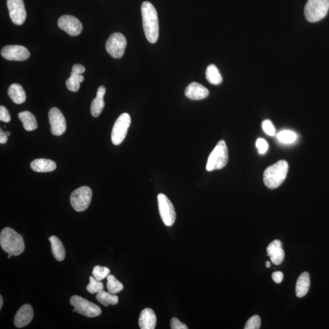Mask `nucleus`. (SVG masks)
I'll return each mask as SVG.
<instances>
[{
  "instance_id": "9",
  "label": "nucleus",
  "mask_w": 329,
  "mask_h": 329,
  "mask_svg": "<svg viewBox=\"0 0 329 329\" xmlns=\"http://www.w3.org/2000/svg\"><path fill=\"white\" fill-rule=\"evenodd\" d=\"M158 210L164 225L172 226L175 223L176 214L172 202L166 194L160 193L157 196Z\"/></svg>"
},
{
  "instance_id": "40",
  "label": "nucleus",
  "mask_w": 329,
  "mask_h": 329,
  "mask_svg": "<svg viewBox=\"0 0 329 329\" xmlns=\"http://www.w3.org/2000/svg\"><path fill=\"white\" fill-rule=\"evenodd\" d=\"M266 267L267 268H270L271 267V264L270 262L269 261H267L266 262Z\"/></svg>"
},
{
  "instance_id": "37",
  "label": "nucleus",
  "mask_w": 329,
  "mask_h": 329,
  "mask_svg": "<svg viewBox=\"0 0 329 329\" xmlns=\"http://www.w3.org/2000/svg\"><path fill=\"white\" fill-rule=\"evenodd\" d=\"M283 274L280 271H276L272 274V278L274 282L277 283H281L283 280Z\"/></svg>"
},
{
  "instance_id": "27",
  "label": "nucleus",
  "mask_w": 329,
  "mask_h": 329,
  "mask_svg": "<svg viewBox=\"0 0 329 329\" xmlns=\"http://www.w3.org/2000/svg\"><path fill=\"white\" fill-rule=\"evenodd\" d=\"M206 75L207 80L211 84L219 85L222 82V78L220 73L217 67L213 64L207 67Z\"/></svg>"
},
{
  "instance_id": "2",
  "label": "nucleus",
  "mask_w": 329,
  "mask_h": 329,
  "mask_svg": "<svg viewBox=\"0 0 329 329\" xmlns=\"http://www.w3.org/2000/svg\"><path fill=\"white\" fill-rule=\"evenodd\" d=\"M0 245L6 253L12 256L22 254L24 249L22 237L10 227H6L2 231Z\"/></svg>"
},
{
  "instance_id": "25",
  "label": "nucleus",
  "mask_w": 329,
  "mask_h": 329,
  "mask_svg": "<svg viewBox=\"0 0 329 329\" xmlns=\"http://www.w3.org/2000/svg\"><path fill=\"white\" fill-rule=\"evenodd\" d=\"M20 121L22 122L24 129L27 131H32L38 128V123L35 116L29 111H24L18 115Z\"/></svg>"
},
{
  "instance_id": "17",
  "label": "nucleus",
  "mask_w": 329,
  "mask_h": 329,
  "mask_svg": "<svg viewBox=\"0 0 329 329\" xmlns=\"http://www.w3.org/2000/svg\"><path fill=\"white\" fill-rule=\"evenodd\" d=\"M267 251L273 264L279 265L282 263L285 254L282 249V243L280 240H275L271 242L267 247Z\"/></svg>"
},
{
  "instance_id": "38",
  "label": "nucleus",
  "mask_w": 329,
  "mask_h": 329,
  "mask_svg": "<svg viewBox=\"0 0 329 329\" xmlns=\"http://www.w3.org/2000/svg\"><path fill=\"white\" fill-rule=\"evenodd\" d=\"M8 141V136L2 129L0 130V143L5 144Z\"/></svg>"
},
{
  "instance_id": "34",
  "label": "nucleus",
  "mask_w": 329,
  "mask_h": 329,
  "mask_svg": "<svg viewBox=\"0 0 329 329\" xmlns=\"http://www.w3.org/2000/svg\"><path fill=\"white\" fill-rule=\"evenodd\" d=\"M256 146H257L259 154H264L268 149V143L266 142V140L263 139H258L257 140V142H256Z\"/></svg>"
},
{
  "instance_id": "23",
  "label": "nucleus",
  "mask_w": 329,
  "mask_h": 329,
  "mask_svg": "<svg viewBox=\"0 0 329 329\" xmlns=\"http://www.w3.org/2000/svg\"><path fill=\"white\" fill-rule=\"evenodd\" d=\"M8 93L12 102L17 105H21L26 101L25 91L20 84H13L10 85Z\"/></svg>"
},
{
  "instance_id": "16",
  "label": "nucleus",
  "mask_w": 329,
  "mask_h": 329,
  "mask_svg": "<svg viewBox=\"0 0 329 329\" xmlns=\"http://www.w3.org/2000/svg\"><path fill=\"white\" fill-rule=\"evenodd\" d=\"M34 316L33 309L29 304H24L17 311L14 318V325L18 328L25 327L32 321Z\"/></svg>"
},
{
  "instance_id": "21",
  "label": "nucleus",
  "mask_w": 329,
  "mask_h": 329,
  "mask_svg": "<svg viewBox=\"0 0 329 329\" xmlns=\"http://www.w3.org/2000/svg\"><path fill=\"white\" fill-rule=\"evenodd\" d=\"M33 171L39 173L53 172L56 169V164L54 161L45 158H38L34 160L30 163Z\"/></svg>"
},
{
  "instance_id": "18",
  "label": "nucleus",
  "mask_w": 329,
  "mask_h": 329,
  "mask_svg": "<svg viewBox=\"0 0 329 329\" xmlns=\"http://www.w3.org/2000/svg\"><path fill=\"white\" fill-rule=\"evenodd\" d=\"M185 96L192 100H201L209 96V91L198 82H192L185 90Z\"/></svg>"
},
{
  "instance_id": "22",
  "label": "nucleus",
  "mask_w": 329,
  "mask_h": 329,
  "mask_svg": "<svg viewBox=\"0 0 329 329\" xmlns=\"http://www.w3.org/2000/svg\"><path fill=\"white\" fill-rule=\"evenodd\" d=\"M310 285L309 274L307 272L302 273L297 280L295 286V294L298 298H303L309 291Z\"/></svg>"
},
{
  "instance_id": "8",
  "label": "nucleus",
  "mask_w": 329,
  "mask_h": 329,
  "mask_svg": "<svg viewBox=\"0 0 329 329\" xmlns=\"http://www.w3.org/2000/svg\"><path fill=\"white\" fill-rule=\"evenodd\" d=\"M131 118L129 114L124 113L119 117L113 127L111 140L113 144L120 145L126 138L128 129L130 127Z\"/></svg>"
},
{
  "instance_id": "35",
  "label": "nucleus",
  "mask_w": 329,
  "mask_h": 329,
  "mask_svg": "<svg viewBox=\"0 0 329 329\" xmlns=\"http://www.w3.org/2000/svg\"><path fill=\"white\" fill-rule=\"evenodd\" d=\"M0 120L5 123H9L11 121V115L5 107L0 106Z\"/></svg>"
},
{
  "instance_id": "33",
  "label": "nucleus",
  "mask_w": 329,
  "mask_h": 329,
  "mask_svg": "<svg viewBox=\"0 0 329 329\" xmlns=\"http://www.w3.org/2000/svg\"><path fill=\"white\" fill-rule=\"evenodd\" d=\"M262 128L264 132L268 134V136H273L275 134V128L271 121L269 120H265L262 123Z\"/></svg>"
},
{
  "instance_id": "1",
  "label": "nucleus",
  "mask_w": 329,
  "mask_h": 329,
  "mask_svg": "<svg viewBox=\"0 0 329 329\" xmlns=\"http://www.w3.org/2000/svg\"><path fill=\"white\" fill-rule=\"evenodd\" d=\"M143 26L148 42L155 44L159 35L157 12L154 6L148 2L143 3L141 8Z\"/></svg>"
},
{
  "instance_id": "6",
  "label": "nucleus",
  "mask_w": 329,
  "mask_h": 329,
  "mask_svg": "<svg viewBox=\"0 0 329 329\" xmlns=\"http://www.w3.org/2000/svg\"><path fill=\"white\" fill-rule=\"evenodd\" d=\"M70 304L74 307L73 312H78L88 318H93L102 314L99 306L79 295H73L70 298Z\"/></svg>"
},
{
  "instance_id": "19",
  "label": "nucleus",
  "mask_w": 329,
  "mask_h": 329,
  "mask_svg": "<svg viewBox=\"0 0 329 329\" xmlns=\"http://www.w3.org/2000/svg\"><path fill=\"white\" fill-rule=\"evenodd\" d=\"M156 315L153 310L146 308L142 311L139 319L140 328L142 329H154L156 325Z\"/></svg>"
},
{
  "instance_id": "20",
  "label": "nucleus",
  "mask_w": 329,
  "mask_h": 329,
  "mask_svg": "<svg viewBox=\"0 0 329 329\" xmlns=\"http://www.w3.org/2000/svg\"><path fill=\"white\" fill-rule=\"evenodd\" d=\"M106 93V88L100 86L97 90L96 97L91 103L90 111L93 117H97L102 114L105 103L104 102V96Z\"/></svg>"
},
{
  "instance_id": "31",
  "label": "nucleus",
  "mask_w": 329,
  "mask_h": 329,
  "mask_svg": "<svg viewBox=\"0 0 329 329\" xmlns=\"http://www.w3.org/2000/svg\"><path fill=\"white\" fill-rule=\"evenodd\" d=\"M111 271L108 268L101 266L94 267L92 271L93 276L97 280H102L107 278Z\"/></svg>"
},
{
  "instance_id": "24",
  "label": "nucleus",
  "mask_w": 329,
  "mask_h": 329,
  "mask_svg": "<svg viewBox=\"0 0 329 329\" xmlns=\"http://www.w3.org/2000/svg\"><path fill=\"white\" fill-rule=\"evenodd\" d=\"M51 243V251L56 260L62 261L65 257V251L62 242L56 236H51L49 238Z\"/></svg>"
},
{
  "instance_id": "26",
  "label": "nucleus",
  "mask_w": 329,
  "mask_h": 329,
  "mask_svg": "<svg viewBox=\"0 0 329 329\" xmlns=\"http://www.w3.org/2000/svg\"><path fill=\"white\" fill-rule=\"evenodd\" d=\"M96 300L100 304L106 307L115 306L118 303V297L117 295L112 294L111 292L102 290L97 293Z\"/></svg>"
},
{
  "instance_id": "11",
  "label": "nucleus",
  "mask_w": 329,
  "mask_h": 329,
  "mask_svg": "<svg viewBox=\"0 0 329 329\" xmlns=\"http://www.w3.org/2000/svg\"><path fill=\"white\" fill-rule=\"evenodd\" d=\"M51 132L54 136H60L65 132L67 123L62 113L57 108L50 109L48 114Z\"/></svg>"
},
{
  "instance_id": "5",
  "label": "nucleus",
  "mask_w": 329,
  "mask_h": 329,
  "mask_svg": "<svg viewBox=\"0 0 329 329\" xmlns=\"http://www.w3.org/2000/svg\"><path fill=\"white\" fill-rule=\"evenodd\" d=\"M329 9V0H309L304 9L306 19L317 22L324 18Z\"/></svg>"
},
{
  "instance_id": "3",
  "label": "nucleus",
  "mask_w": 329,
  "mask_h": 329,
  "mask_svg": "<svg viewBox=\"0 0 329 329\" xmlns=\"http://www.w3.org/2000/svg\"><path fill=\"white\" fill-rule=\"evenodd\" d=\"M288 171L287 161L281 160L268 167L264 173L265 185L270 189L279 187L285 181Z\"/></svg>"
},
{
  "instance_id": "10",
  "label": "nucleus",
  "mask_w": 329,
  "mask_h": 329,
  "mask_svg": "<svg viewBox=\"0 0 329 329\" xmlns=\"http://www.w3.org/2000/svg\"><path fill=\"white\" fill-rule=\"evenodd\" d=\"M127 45L126 38L120 32H115L109 37L106 42V49L108 53L115 59L123 57Z\"/></svg>"
},
{
  "instance_id": "36",
  "label": "nucleus",
  "mask_w": 329,
  "mask_h": 329,
  "mask_svg": "<svg viewBox=\"0 0 329 329\" xmlns=\"http://www.w3.org/2000/svg\"><path fill=\"white\" fill-rule=\"evenodd\" d=\"M171 328L187 329L188 327L178 318H173L172 320H171Z\"/></svg>"
},
{
  "instance_id": "28",
  "label": "nucleus",
  "mask_w": 329,
  "mask_h": 329,
  "mask_svg": "<svg viewBox=\"0 0 329 329\" xmlns=\"http://www.w3.org/2000/svg\"><path fill=\"white\" fill-rule=\"evenodd\" d=\"M108 279V283H107V287H108V291L112 294H117L120 292L123 289V285L113 275H109L107 277Z\"/></svg>"
},
{
  "instance_id": "29",
  "label": "nucleus",
  "mask_w": 329,
  "mask_h": 329,
  "mask_svg": "<svg viewBox=\"0 0 329 329\" xmlns=\"http://www.w3.org/2000/svg\"><path fill=\"white\" fill-rule=\"evenodd\" d=\"M279 141L283 143H292L297 139V134L291 130L280 131L277 136Z\"/></svg>"
},
{
  "instance_id": "30",
  "label": "nucleus",
  "mask_w": 329,
  "mask_h": 329,
  "mask_svg": "<svg viewBox=\"0 0 329 329\" xmlns=\"http://www.w3.org/2000/svg\"><path fill=\"white\" fill-rule=\"evenodd\" d=\"M103 288L104 286L102 282L96 280L93 276L90 277V283L86 288L87 291L91 294H97L103 290Z\"/></svg>"
},
{
  "instance_id": "13",
  "label": "nucleus",
  "mask_w": 329,
  "mask_h": 329,
  "mask_svg": "<svg viewBox=\"0 0 329 329\" xmlns=\"http://www.w3.org/2000/svg\"><path fill=\"white\" fill-rule=\"evenodd\" d=\"M58 26L68 35L77 36L80 35L82 30L81 21L72 15H65L58 20Z\"/></svg>"
},
{
  "instance_id": "14",
  "label": "nucleus",
  "mask_w": 329,
  "mask_h": 329,
  "mask_svg": "<svg viewBox=\"0 0 329 329\" xmlns=\"http://www.w3.org/2000/svg\"><path fill=\"white\" fill-rule=\"evenodd\" d=\"M3 57L8 60L23 61L30 57L28 50L21 45H7L2 48Z\"/></svg>"
},
{
  "instance_id": "39",
  "label": "nucleus",
  "mask_w": 329,
  "mask_h": 329,
  "mask_svg": "<svg viewBox=\"0 0 329 329\" xmlns=\"http://www.w3.org/2000/svg\"><path fill=\"white\" fill-rule=\"evenodd\" d=\"M3 304V297L2 295H0V309H2V306Z\"/></svg>"
},
{
  "instance_id": "32",
  "label": "nucleus",
  "mask_w": 329,
  "mask_h": 329,
  "mask_svg": "<svg viewBox=\"0 0 329 329\" xmlns=\"http://www.w3.org/2000/svg\"><path fill=\"white\" fill-rule=\"evenodd\" d=\"M261 325V319L258 315H254L251 317L247 321L244 328L245 329H258Z\"/></svg>"
},
{
  "instance_id": "4",
  "label": "nucleus",
  "mask_w": 329,
  "mask_h": 329,
  "mask_svg": "<svg viewBox=\"0 0 329 329\" xmlns=\"http://www.w3.org/2000/svg\"><path fill=\"white\" fill-rule=\"evenodd\" d=\"M228 161V151L224 140H220L210 154L207 160L206 170L208 172L220 170L224 168Z\"/></svg>"
},
{
  "instance_id": "41",
  "label": "nucleus",
  "mask_w": 329,
  "mask_h": 329,
  "mask_svg": "<svg viewBox=\"0 0 329 329\" xmlns=\"http://www.w3.org/2000/svg\"><path fill=\"white\" fill-rule=\"evenodd\" d=\"M5 133H6V135H7L8 136H9L11 135V133H9V131H6V132H5Z\"/></svg>"
},
{
  "instance_id": "15",
  "label": "nucleus",
  "mask_w": 329,
  "mask_h": 329,
  "mask_svg": "<svg viewBox=\"0 0 329 329\" xmlns=\"http://www.w3.org/2000/svg\"><path fill=\"white\" fill-rule=\"evenodd\" d=\"M85 71V67L81 64H75L73 66L71 75L66 81L67 87L69 90L74 92L79 90L80 83L83 82L84 79L82 74Z\"/></svg>"
},
{
  "instance_id": "7",
  "label": "nucleus",
  "mask_w": 329,
  "mask_h": 329,
  "mask_svg": "<svg viewBox=\"0 0 329 329\" xmlns=\"http://www.w3.org/2000/svg\"><path fill=\"white\" fill-rule=\"evenodd\" d=\"M92 191L87 186L76 189L70 196V203L76 211L83 212L89 207Z\"/></svg>"
},
{
  "instance_id": "12",
  "label": "nucleus",
  "mask_w": 329,
  "mask_h": 329,
  "mask_svg": "<svg viewBox=\"0 0 329 329\" xmlns=\"http://www.w3.org/2000/svg\"><path fill=\"white\" fill-rule=\"evenodd\" d=\"M9 16L14 24L21 25L26 18V12L23 0H7Z\"/></svg>"
}]
</instances>
